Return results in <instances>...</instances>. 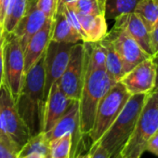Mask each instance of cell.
Wrapping results in <instances>:
<instances>
[{"label": "cell", "instance_id": "obj_20", "mask_svg": "<svg viewBox=\"0 0 158 158\" xmlns=\"http://www.w3.org/2000/svg\"><path fill=\"white\" fill-rule=\"evenodd\" d=\"M27 1L28 0H10L2 25L3 34L12 33L14 31L25 11Z\"/></svg>", "mask_w": 158, "mask_h": 158}, {"label": "cell", "instance_id": "obj_32", "mask_svg": "<svg viewBox=\"0 0 158 158\" xmlns=\"http://www.w3.org/2000/svg\"><path fill=\"white\" fill-rule=\"evenodd\" d=\"M10 0H0V25H3L4 19Z\"/></svg>", "mask_w": 158, "mask_h": 158}, {"label": "cell", "instance_id": "obj_16", "mask_svg": "<svg viewBox=\"0 0 158 158\" xmlns=\"http://www.w3.org/2000/svg\"><path fill=\"white\" fill-rule=\"evenodd\" d=\"M114 26L124 29L139 45V47L152 57L150 32L134 12L127 13L116 18Z\"/></svg>", "mask_w": 158, "mask_h": 158}, {"label": "cell", "instance_id": "obj_13", "mask_svg": "<svg viewBox=\"0 0 158 158\" xmlns=\"http://www.w3.org/2000/svg\"><path fill=\"white\" fill-rule=\"evenodd\" d=\"M47 21L48 18L37 7V0H28L25 11L12 32L19 38L23 49H24L32 36L44 26Z\"/></svg>", "mask_w": 158, "mask_h": 158}, {"label": "cell", "instance_id": "obj_24", "mask_svg": "<svg viewBox=\"0 0 158 158\" xmlns=\"http://www.w3.org/2000/svg\"><path fill=\"white\" fill-rule=\"evenodd\" d=\"M66 6L78 13L105 15L106 0H77Z\"/></svg>", "mask_w": 158, "mask_h": 158}, {"label": "cell", "instance_id": "obj_28", "mask_svg": "<svg viewBox=\"0 0 158 158\" xmlns=\"http://www.w3.org/2000/svg\"><path fill=\"white\" fill-rule=\"evenodd\" d=\"M150 43L152 49V57H158V23L150 31Z\"/></svg>", "mask_w": 158, "mask_h": 158}, {"label": "cell", "instance_id": "obj_27", "mask_svg": "<svg viewBox=\"0 0 158 158\" xmlns=\"http://www.w3.org/2000/svg\"><path fill=\"white\" fill-rule=\"evenodd\" d=\"M19 150L10 142L0 139V158H18Z\"/></svg>", "mask_w": 158, "mask_h": 158}, {"label": "cell", "instance_id": "obj_25", "mask_svg": "<svg viewBox=\"0 0 158 158\" xmlns=\"http://www.w3.org/2000/svg\"><path fill=\"white\" fill-rule=\"evenodd\" d=\"M72 135L67 133L49 141L50 158H71Z\"/></svg>", "mask_w": 158, "mask_h": 158}, {"label": "cell", "instance_id": "obj_23", "mask_svg": "<svg viewBox=\"0 0 158 158\" xmlns=\"http://www.w3.org/2000/svg\"><path fill=\"white\" fill-rule=\"evenodd\" d=\"M140 1L141 0H106V20H115L124 14L133 12Z\"/></svg>", "mask_w": 158, "mask_h": 158}, {"label": "cell", "instance_id": "obj_9", "mask_svg": "<svg viewBox=\"0 0 158 158\" xmlns=\"http://www.w3.org/2000/svg\"><path fill=\"white\" fill-rule=\"evenodd\" d=\"M73 44L50 40L44 55L45 95L48 98L51 87L62 75L70 60Z\"/></svg>", "mask_w": 158, "mask_h": 158}, {"label": "cell", "instance_id": "obj_15", "mask_svg": "<svg viewBox=\"0 0 158 158\" xmlns=\"http://www.w3.org/2000/svg\"><path fill=\"white\" fill-rule=\"evenodd\" d=\"M74 101L68 98L60 89L58 84L55 83L51 87L47 98L43 132H48L69 110Z\"/></svg>", "mask_w": 158, "mask_h": 158}, {"label": "cell", "instance_id": "obj_11", "mask_svg": "<svg viewBox=\"0 0 158 158\" xmlns=\"http://www.w3.org/2000/svg\"><path fill=\"white\" fill-rule=\"evenodd\" d=\"M48 140L59 138L64 134L72 135V152L71 158H74L80 154L79 150L83 144V135L80 131V121H79V102L74 101L69 110L56 122V124L48 131L45 132Z\"/></svg>", "mask_w": 158, "mask_h": 158}, {"label": "cell", "instance_id": "obj_33", "mask_svg": "<svg viewBox=\"0 0 158 158\" xmlns=\"http://www.w3.org/2000/svg\"><path fill=\"white\" fill-rule=\"evenodd\" d=\"M0 139H3V140H6V141H9V142H10V143H12L10 140V139L7 137V135H6V133H5V131H4V128H3V124H2V120H1V115H0ZM13 144V143H12ZM14 145V144H13ZM15 146V145H14ZM16 147V146H15ZM17 148V147H16Z\"/></svg>", "mask_w": 158, "mask_h": 158}, {"label": "cell", "instance_id": "obj_17", "mask_svg": "<svg viewBox=\"0 0 158 158\" xmlns=\"http://www.w3.org/2000/svg\"><path fill=\"white\" fill-rule=\"evenodd\" d=\"M76 13L86 36V42H99L107 35L108 25L105 15Z\"/></svg>", "mask_w": 158, "mask_h": 158}, {"label": "cell", "instance_id": "obj_21", "mask_svg": "<svg viewBox=\"0 0 158 158\" xmlns=\"http://www.w3.org/2000/svg\"><path fill=\"white\" fill-rule=\"evenodd\" d=\"M36 152L46 156H49V140L45 132H40L31 136L27 142L21 148L18 152V158L24 157L30 153Z\"/></svg>", "mask_w": 158, "mask_h": 158}, {"label": "cell", "instance_id": "obj_30", "mask_svg": "<svg viewBox=\"0 0 158 158\" xmlns=\"http://www.w3.org/2000/svg\"><path fill=\"white\" fill-rule=\"evenodd\" d=\"M150 152L158 157V129L148 140L145 148V152Z\"/></svg>", "mask_w": 158, "mask_h": 158}, {"label": "cell", "instance_id": "obj_8", "mask_svg": "<svg viewBox=\"0 0 158 158\" xmlns=\"http://www.w3.org/2000/svg\"><path fill=\"white\" fill-rule=\"evenodd\" d=\"M84 45L73 44L69 62L57 84L60 89L70 99L79 101L84 83Z\"/></svg>", "mask_w": 158, "mask_h": 158}, {"label": "cell", "instance_id": "obj_2", "mask_svg": "<svg viewBox=\"0 0 158 158\" xmlns=\"http://www.w3.org/2000/svg\"><path fill=\"white\" fill-rule=\"evenodd\" d=\"M115 83L105 68L85 70L83 88L78 101L80 131L84 137H89L92 129L96 111L101 100Z\"/></svg>", "mask_w": 158, "mask_h": 158}, {"label": "cell", "instance_id": "obj_14", "mask_svg": "<svg viewBox=\"0 0 158 158\" xmlns=\"http://www.w3.org/2000/svg\"><path fill=\"white\" fill-rule=\"evenodd\" d=\"M53 19H48L44 26L35 34L23 49L24 74L44 56L51 40Z\"/></svg>", "mask_w": 158, "mask_h": 158}, {"label": "cell", "instance_id": "obj_10", "mask_svg": "<svg viewBox=\"0 0 158 158\" xmlns=\"http://www.w3.org/2000/svg\"><path fill=\"white\" fill-rule=\"evenodd\" d=\"M107 35L120 57L125 74L139 62L151 58L124 29L114 26Z\"/></svg>", "mask_w": 158, "mask_h": 158}, {"label": "cell", "instance_id": "obj_3", "mask_svg": "<svg viewBox=\"0 0 158 158\" xmlns=\"http://www.w3.org/2000/svg\"><path fill=\"white\" fill-rule=\"evenodd\" d=\"M148 94L131 95L116 119L97 141L107 151L110 158H117L120 155L134 131Z\"/></svg>", "mask_w": 158, "mask_h": 158}, {"label": "cell", "instance_id": "obj_40", "mask_svg": "<svg viewBox=\"0 0 158 158\" xmlns=\"http://www.w3.org/2000/svg\"><path fill=\"white\" fill-rule=\"evenodd\" d=\"M0 26H1V25H0Z\"/></svg>", "mask_w": 158, "mask_h": 158}, {"label": "cell", "instance_id": "obj_12", "mask_svg": "<svg viewBox=\"0 0 158 158\" xmlns=\"http://www.w3.org/2000/svg\"><path fill=\"white\" fill-rule=\"evenodd\" d=\"M156 66L153 58H148L127 72L120 80L130 95L150 93L153 90Z\"/></svg>", "mask_w": 158, "mask_h": 158}, {"label": "cell", "instance_id": "obj_18", "mask_svg": "<svg viewBox=\"0 0 158 158\" xmlns=\"http://www.w3.org/2000/svg\"><path fill=\"white\" fill-rule=\"evenodd\" d=\"M51 40L55 42L70 44L83 42L82 36L73 28L63 13L60 10H57L53 18Z\"/></svg>", "mask_w": 158, "mask_h": 158}, {"label": "cell", "instance_id": "obj_6", "mask_svg": "<svg viewBox=\"0 0 158 158\" xmlns=\"http://www.w3.org/2000/svg\"><path fill=\"white\" fill-rule=\"evenodd\" d=\"M3 83L14 101L19 95L24 78V55L19 38L14 33L3 34Z\"/></svg>", "mask_w": 158, "mask_h": 158}, {"label": "cell", "instance_id": "obj_35", "mask_svg": "<svg viewBox=\"0 0 158 158\" xmlns=\"http://www.w3.org/2000/svg\"><path fill=\"white\" fill-rule=\"evenodd\" d=\"M75 1H77V0H59L58 5H68V4L73 3Z\"/></svg>", "mask_w": 158, "mask_h": 158}, {"label": "cell", "instance_id": "obj_36", "mask_svg": "<svg viewBox=\"0 0 158 158\" xmlns=\"http://www.w3.org/2000/svg\"><path fill=\"white\" fill-rule=\"evenodd\" d=\"M74 158H90V155H89V152H87V153H80L76 155Z\"/></svg>", "mask_w": 158, "mask_h": 158}, {"label": "cell", "instance_id": "obj_5", "mask_svg": "<svg viewBox=\"0 0 158 158\" xmlns=\"http://www.w3.org/2000/svg\"><path fill=\"white\" fill-rule=\"evenodd\" d=\"M131 95L119 81L101 100L94 119L92 129L89 134L90 145L97 142L111 127Z\"/></svg>", "mask_w": 158, "mask_h": 158}, {"label": "cell", "instance_id": "obj_22", "mask_svg": "<svg viewBox=\"0 0 158 158\" xmlns=\"http://www.w3.org/2000/svg\"><path fill=\"white\" fill-rule=\"evenodd\" d=\"M150 32L158 23V7L153 0H141L133 11Z\"/></svg>", "mask_w": 158, "mask_h": 158}, {"label": "cell", "instance_id": "obj_38", "mask_svg": "<svg viewBox=\"0 0 158 158\" xmlns=\"http://www.w3.org/2000/svg\"><path fill=\"white\" fill-rule=\"evenodd\" d=\"M117 158H122V157H121V156H120V155H119V156H118V157H117Z\"/></svg>", "mask_w": 158, "mask_h": 158}, {"label": "cell", "instance_id": "obj_7", "mask_svg": "<svg viewBox=\"0 0 158 158\" xmlns=\"http://www.w3.org/2000/svg\"><path fill=\"white\" fill-rule=\"evenodd\" d=\"M0 115L7 137L20 151L31 135L18 113L10 89L3 82L0 85Z\"/></svg>", "mask_w": 158, "mask_h": 158}, {"label": "cell", "instance_id": "obj_19", "mask_svg": "<svg viewBox=\"0 0 158 158\" xmlns=\"http://www.w3.org/2000/svg\"><path fill=\"white\" fill-rule=\"evenodd\" d=\"M102 42L103 43L106 50L105 70L115 82H119L122 79V77L125 75V71L120 57L115 51L108 35H106L102 40Z\"/></svg>", "mask_w": 158, "mask_h": 158}, {"label": "cell", "instance_id": "obj_1", "mask_svg": "<svg viewBox=\"0 0 158 158\" xmlns=\"http://www.w3.org/2000/svg\"><path fill=\"white\" fill-rule=\"evenodd\" d=\"M46 102L43 56L24 74L21 91L15 99L18 113L25 123L31 136L44 130Z\"/></svg>", "mask_w": 158, "mask_h": 158}, {"label": "cell", "instance_id": "obj_29", "mask_svg": "<svg viewBox=\"0 0 158 158\" xmlns=\"http://www.w3.org/2000/svg\"><path fill=\"white\" fill-rule=\"evenodd\" d=\"M89 152L90 158H110L107 151L99 142H95L91 144Z\"/></svg>", "mask_w": 158, "mask_h": 158}, {"label": "cell", "instance_id": "obj_34", "mask_svg": "<svg viewBox=\"0 0 158 158\" xmlns=\"http://www.w3.org/2000/svg\"><path fill=\"white\" fill-rule=\"evenodd\" d=\"M153 60H154L155 66H156V78H155V85H154V88H153L152 91L158 92V57L153 58Z\"/></svg>", "mask_w": 158, "mask_h": 158}, {"label": "cell", "instance_id": "obj_4", "mask_svg": "<svg viewBox=\"0 0 158 158\" xmlns=\"http://www.w3.org/2000/svg\"><path fill=\"white\" fill-rule=\"evenodd\" d=\"M158 129V92L148 94L129 139L120 152L122 158H140L146 144Z\"/></svg>", "mask_w": 158, "mask_h": 158}, {"label": "cell", "instance_id": "obj_26", "mask_svg": "<svg viewBox=\"0 0 158 158\" xmlns=\"http://www.w3.org/2000/svg\"><path fill=\"white\" fill-rule=\"evenodd\" d=\"M59 0H37V7L48 19H53L58 10Z\"/></svg>", "mask_w": 158, "mask_h": 158}, {"label": "cell", "instance_id": "obj_37", "mask_svg": "<svg viewBox=\"0 0 158 158\" xmlns=\"http://www.w3.org/2000/svg\"><path fill=\"white\" fill-rule=\"evenodd\" d=\"M153 2H154V3H155V5L158 7V0H153Z\"/></svg>", "mask_w": 158, "mask_h": 158}, {"label": "cell", "instance_id": "obj_39", "mask_svg": "<svg viewBox=\"0 0 158 158\" xmlns=\"http://www.w3.org/2000/svg\"><path fill=\"white\" fill-rule=\"evenodd\" d=\"M0 85H1V84H0Z\"/></svg>", "mask_w": 158, "mask_h": 158}, {"label": "cell", "instance_id": "obj_31", "mask_svg": "<svg viewBox=\"0 0 158 158\" xmlns=\"http://www.w3.org/2000/svg\"><path fill=\"white\" fill-rule=\"evenodd\" d=\"M3 28L0 26V84L3 81Z\"/></svg>", "mask_w": 158, "mask_h": 158}]
</instances>
